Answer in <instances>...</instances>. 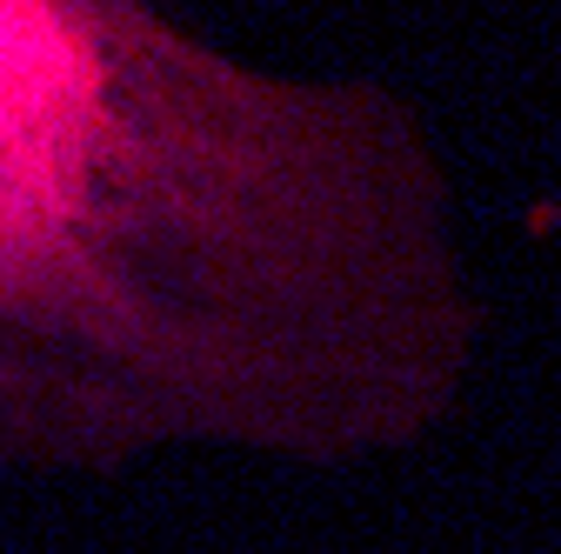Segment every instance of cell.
Instances as JSON below:
<instances>
[{
  "mask_svg": "<svg viewBox=\"0 0 561 554\" xmlns=\"http://www.w3.org/2000/svg\"><path fill=\"white\" fill-rule=\"evenodd\" d=\"M314 261V141L140 0H0V368L148 361Z\"/></svg>",
  "mask_w": 561,
  "mask_h": 554,
  "instance_id": "obj_1",
  "label": "cell"
}]
</instances>
